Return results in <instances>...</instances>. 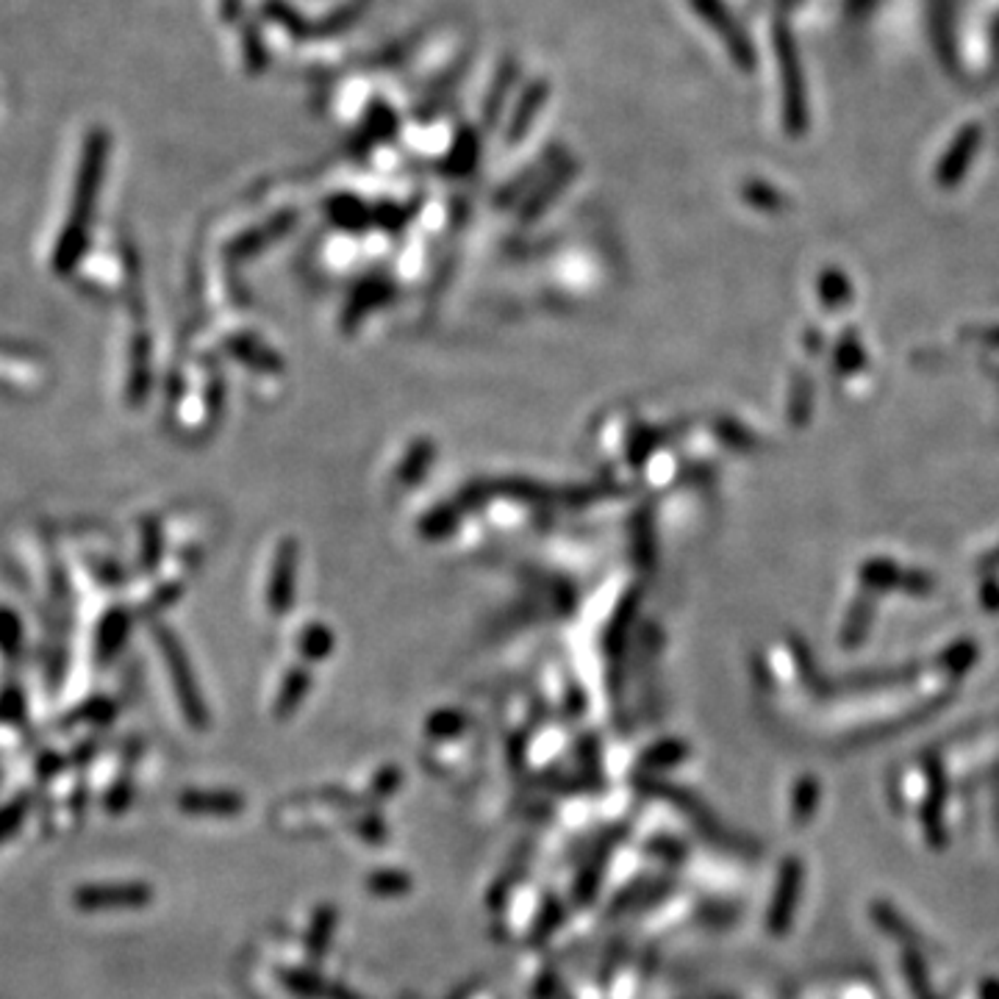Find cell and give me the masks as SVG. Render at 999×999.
I'll return each mask as SVG.
<instances>
[{"label": "cell", "mask_w": 999, "mask_h": 999, "mask_svg": "<svg viewBox=\"0 0 999 999\" xmlns=\"http://www.w3.org/2000/svg\"><path fill=\"white\" fill-rule=\"evenodd\" d=\"M875 919H878L880 925H883L889 932H894V936H902V939H911V932H914V930H908V927H905V922L896 919L894 911L886 908V905H875Z\"/></svg>", "instance_id": "12"}, {"label": "cell", "mask_w": 999, "mask_h": 999, "mask_svg": "<svg viewBox=\"0 0 999 999\" xmlns=\"http://www.w3.org/2000/svg\"><path fill=\"white\" fill-rule=\"evenodd\" d=\"M334 927H336V908L325 905V908L317 911V916H314V922H311V927H309L311 955L314 958L323 955L325 947H328V939H330V932H334Z\"/></svg>", "instance_id": "8"}, {"label": "cell", "mask_w": 999, "mask_h": 999, "mask_svg": "<svg viewBox=\"0 0 999 999\" xmlns=\"http://www.w3.org/2000/svg\"><path fill=\"white\" fill-rule=\"evenodd\" d=\"M799 886H803V864L797 858H789L780 869L778 891H774L772 908H769V932L772 936H783L792 922L794 902H797Z\"/></svg>", "instance_id": "4"}, {"label": "cell", "mask_w": 999, "mask_h": 999, "mask_svg": "<svg viewBox=\"0 0 999 999\" xmlns=\"http://www.w3.org/2000/svg\"><path fill=\"white\" fill-rule=\"evenodd\" d=\"M980 140H983V131L977 129V125H966V129L961 131V136H958V140L952 142L950 151H947V159L939 170L941 181L944 183L958 181V176L963 172V167L970 165L972 153H975V147L980 145Z\"/></svg>", "instance_id": "5"}, {"label": "cell", "mask_w": 999, "mask_h": 999, "mask_svg": "<svg viewBox=\"0 0 999 999\" xmlns=\"http://www.w3.org/2000/svg\"><path fill=\"white\" fill-rule=\"evenodd\" d=\"M73 902L86 914H106V911L145 908L153 902V891L145 883H106L84 886L73 894Z\"/></svg>", "instance_id": "2"}, {"label": "cell", "mask_w": 999, "mask_h": 999, "mask_svg": "<svg viewBox=\"0 0 999 999\" xmlns=\"http://www.w3.org/2000/svg\"><path fill=\"white\" fill-rule=\"evenodd\" d=\"M183 810H190V814H217V817H226V814H237L242 810V799L233 797V794H220V792H190L183 794L178 799Z\"/></svg>", "instance_id": "6"}, {"label": "cell", "mask_w": 999, "mask_h": 999, "mask_svg": "<svg viewBox=\"0 0 999 999\" xmlns=\"http://www.w3.org/2000/svg\"><path fill=\"white\" fill-rule=\"evenodd\" d=\"M366 886H370L372 894H378V896H400L411 891V878L406 875V871L381 869V871H375V875H370Z\"/></svg>", "instance_id": "9"}, {"label": "cell", "mask_w": 999, "mask_h": 999, "mask_svg": "<svg viewBox=\"0 0 999 999\" xmlns=\"http://www.w3.org/2000/svg\"><path fill=\"white\" fill-rule=\"evenodd\" d=\"M609 853H611V844L600 850V853L589 860V866L580 871V878L575 880V896H578L580 902H589L591 896H594V891H598V883L605 875V860H609Z\"/></svg>", "instance_id": "7"}, {"label": "cell", "mask_w": 999, "mask_h": 999, "mask_svg": "<svg viewBox=\"0 0 999 999\" xmlns=\"http://www.w3.org/2000/svg\"><path fill=\"white\" fill-rule=\"evenodd\" d=\"M23 810H25V803L23 805L17 803V805H12L9 810H3V817H0V841L14 833V828L20 825V814H23Z\"/></svg>", "instance_id": "13"}, {"label": "cell", "mask_w": 999, "mask_h": 999, "mask_svg": "<svg viewBox=\"0 0 999 999\" xmlns=\"http://www.w3.org/2000/svg\"><path fill=\"white\" fill-rule=\"evenodd\" d=\"M983 999H999V980L983 983Z\"/></svg>", "instance_id": "14"}, {"label": "cell", "mask_w": 999, "mask_h": 999, "mask_svg": "<svg viewBox=\"0 0 999 999\" xmlns=\"http://www.w3.org/2000/svg\"><path fill=\"white\" fill-rule=\"evenodd\" d=\"M695 7H697V12L708 20V25L717 28V34H720L722 43L727 45V50H731L733 59L742 64V70H753V64H756V53H753V48H749L747 34L738 28L736 20H733L731 14H727V9L722 7V0H695Z\"/></svg>", "instance_id": "3"}, {"label": "cell", "mask_w": 999, "mask_h": 999, "mask_svg": "<svg viewBox=\"0 0 999 999\" xmlns=\"http://www.w3.org/2000/svg\"><path fill=\"white\" fill-rule=\"evenodd\" d=\"M544 98H547V89H544V84L530 86V92L522 98V104H519L517 120H514V131H517V134H514V136H522L525 125H528L530 117L537 115L539 106H542V100H544Z\"/></svg>", "instance_id": "10"}, {"label": "cell", "mask_w": 999, "mask_h": 999, "mask_svg": "<svg viewBox=\"0 0 999 999\" xmlns=\"http://www.w3.org/2000/svg\"><path fill=\"white\" fill-rule=\"evenodd\" d=\"M774 53L780 61V75H783V109H786V129L794 136L803 134L808 125V98H805V79L799 50L794 45L792 31L786 23L774 25Z\"/></svg>", "instance_id": "1"}, {"label": "cell", "mask_w": 999, "mask_h": 999, "mask_svg": "<svg viewBox=\"0 0 999 999\" xmlns=\"http://www.w3.org/2000/svg\"><path fill=\"white\" fill-rule=\"evenodd\" d=\"M817 805V783L814 780H803L794 792V819L797 825H803L810 817V810Z\"/></svg>", "instance_id": "11"}]
</instances>
